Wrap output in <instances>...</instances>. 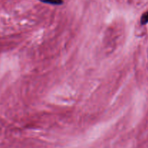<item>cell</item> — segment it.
I'll use <instances>...</instances> for the list:
<instances>
[{
	"instance_id": "obj_2",
	"label": "cell",
	"mask_w": 148,
	"mask_h": 148,
	"mask_svg": "<svg viewBox=\"0 0 148 148\" xmlns=\"http://www.w3.org/2000/svg\"><path fill=\"white\" fill-rule=\"evenodd\" d=\"M141 22H142V24H145V23H147L148 22V12L143 14V16L142 17V19H141Z\"/></svg>"
},
{
	"instance_id": "obj_1",
	"label": "cell",
	"mask_w": 148,
	"mask_h": 148,
	"mask_svg": "<svg viewBox=\"0 0 148 148\" xmlns=\"http://www.w3.org/2000/svg\"><path fill=\"white\" fill-rule=\"evenodd\" d=\"M42 2L47 3V4H54V5H60L63 3V0H40Z\"/></svg>"
}]
</instances>
